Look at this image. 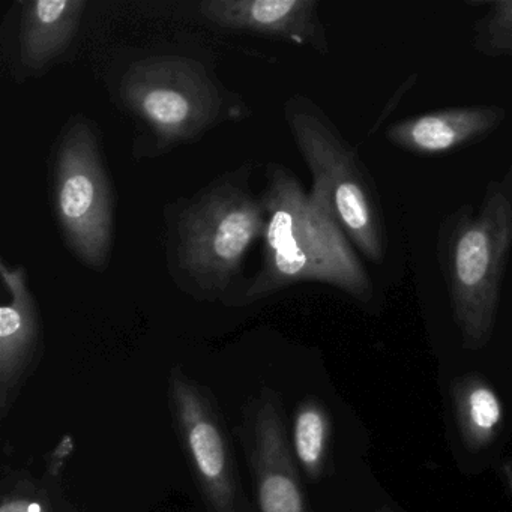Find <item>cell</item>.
<instances>
[{
	"instance_id": "3957f363",
	"label": "cell",
	"mask_w": 512,
	"mask_h": 512,
	"mask_svg": "<svg viewBox=\"0 0 512 512\" xmlns=\"http://www.w3.org/2000/svg\"><path fill=\"white\" fill-rule=\"evenodd\" d=\"M512 251V166L485 188L476 208L460 206L442 221L437 259L464 346L491 340Z\"/></svg>"
},
{
	"instance_id": "4fadbf2b",
	"label": "cell",
	"mask_w": 512,
	"mask_h": 512,
	"mask_svg": "<svg viewBox=\"0 0 512 512\" xmlns=\"http://www.w3.org/2000/svg\"><path fill=\"white\" fill-rule=\"evenodd\" d=\"M76 440L65 434L50 451L44 469L4 466L0 481V512H86L68 497L64 472L74 454Z\"/></svg>"
},
{
	"instance_id": "ba28073f",
	"label": "cell",
	"mask_w": 512,
	"mask_h": 512,
	"mask_svg": "<svg viewBox=\"0 0 512 512\" xmlns=\"http://www.w3.org/2000/svg\"><path fill=\"white\" fill-rule=\"evenodd\" d=\"M235 434L253 481L257 512H308L281 395L260 386L245 400Z\"/></svg>"
},
{
	"instance_id": "277c9868",
	"label": "cell",
	"mask_w": 512,
	"mask_h": 512,
	"mask_svg": "<svg viewBox=\"0 0 512 512\" xmlns=\"http://www.w3.org/2000/svg\"><path fill=\"white\" fill-rule=\"evenodd\" d=\"M284 116L313 176L311 190L326 200L356 250L380 265L388 247L385 217L379 190L364 161L310 98L290 97Z\"/></svg>"
},
{
	"instance_id": "5b68a950",
	"label": "cell",
	"mask_w": 512,
	"mask_h": 512,
	"mask_svg": "<svg viewBox=\"0 0 512 512\" xmlns=\"http://www.w3.org/2000/svg\"><path fill=\"white\" fill-rule=\"evenodd\" d=\"M125 106L163 149L194 142L220 122L242 119L247 106L227 91L202 62L185 56H151L121 80Z\"/></svg>"
},
{
	"instance_id": "8992f818",
	"label": "cell",
	"mask_w": 512,
	"mask_h": 512,
	"mask_svg": "<svg viewBox=\"0 0 512 512\" xmlns=\"http://www.w3.org/2000/svg\"><path fill=\"white\" fill-rule=\"evenodd\" d=\"M55 211L68 250L92 271L109 265L115 232V196L101 143L89 119L65 125L55 154Z\"/></svg>"
},
{
	"instance_id": "9a60e30c",
	"label": "cell",
	"mask_w": 512,
	"mask_h": 512,
	"mask_svg": "<svg viewBox=\"0 0 512 512\" xmlns=\"http://www.w3.org/2000/svg\"><path fill=\"white\" fill-rule=\"evenodd\" d=\"M332 422L322 401L307 397L293 412L290 446L296 463L311 482L325 476L329 464Z\"/></svg>"
},
{
	"instance_id": "5bb4252c",
	"label": "cell",
	"mask_w": 512,
	"mask_h": 512,
	"mask_svg": "<svg viewBox=\"0 0 512 512\" xmlns=\"http://www.w3.org/2000/svg\"><path fill=\"white\" fill-rule=\"evenodd\" d=\"M455 416L464 445L479 451L493 442L502 425L503 409L496 391L482 377H461L452 388Z\"/></svg>"
},
{
	"instance_id": "52a82bcc",
	"label": "cell",
	"mask_w": 512,
	"mask_h": 512,
	"mask_svg": "<svg viewBox=\"0 0 512 512\" xmlns=\"http://www.w3.org/2000/svg\"><path fill=\"white\" fill-rule=\"evenodd\" d=\"M173 430L208 512H257L239 472L235 442L211 388L182 365L167 376Z\"/></svg>"
},
{
	"instance_id": "9c48e42d",
	"label": "cell",
	"mask_w": 512,
	"mask_h": 512,
	"mask_svg": "<svg viewBox=\"0 0 512 512\" xmlns=\"http://www.w3.org/2000/svg\"><path fill=\"white\" fill-rule=\"evenodd\" d=\"M0 278L7 295L0 307V418L5 419L40 367L46 344L25 266H11L2 259Z\"/></svg>"
},
{
	"instance_id": "30bf717a",
	"label": "cell",
	"mask_w": 512,
	"mask_h": 512,
	"mask_svg": "<svg viewBox=\"0 0 512 512\" xmlns=\"http://www.w3.org/2000/svg\"><path fill=\"white\" fill-rule=\"evenodd\" d=\"M200 13L232 31L253 32L328 53L317 0H206Z\"/></svg>"
},
{
	"instance_id": "8fae6325",
	"label": "cell",
	"mask_w": 512,
	"mask_h": 512,
	"mask_svg": "<svg viewBox=\"0 0 512 512\" xmlns=\"http://www.w3.org/2000/svg\"><path fill=\"white\" fill-rule=\"evenodd\" d=\"M500 106H463L401 119L386 130L395 148L419 157H439L482 142L505 122Z\"/></svg>"
},
{
	"instance_id": "6da1fadb",
	"label": "cell",
	"mask_w": 512,
	"mask_h": 512,
	"mask_svg": "<svg viewBox=\"0 0 512 512\" xmlns=\"http://www.w3.org/2000/svg\"><path fill=\"white\" fill-rule=\"evenodd\" d=\"M260 196L268 217L262 262L236 307L308 281L335 287L361 304L373 301V281L323 197L313 190L307 193L298 178L278 163L266 167Z\"/></svg>"
},
{
	"instance_id": "2e32d148",
	"label": "cell",
	"mask_w": 512,
	"mask_h": 512,
	"mask_svg": "<svg viewBox=\"0 0 512 512\" xmlns=\"http://www.w3.org/2000/svg\"><path fill=\"white\" fill-rule=\"evenodd\" d=\"M485 8L476 20L473 49L490 58H509L512 61V0L475 2Z\"/></svg>"
},
{
	"instance_id": "7a4b0ae2",
	"label": "cell",
	"mask_w": 512,
	"mask_h": 512,
	"mask_svg": "<svg viewBox=\"0 0 512 512\" xmlns=\"http://www.w3.org/2000/svg\"><path fill=\"white\" fill-rule=\"evenodd\" d=\"M250 173L248 167L224 173L166 217L167 269L197 301L235 307L245 259L265 236L268 217Z\"/></svg>"
},
{
	"instance_id": "7c38bea8",
	"label": "cell",
	"mask_w": 512,
	"mask_h": 512,
	"mask_svg": "<svg viewBox=\"0 0 512 512\" xmlns=\"http://www.w3.org/2000/svg\"><path fill=\"white\" fill-rule=\"evenodd\" d=\"M88 7L86 0H31L19 26L20 64L32 76L49 70L70 49Z\"/></svg>"
}]
</instances>
